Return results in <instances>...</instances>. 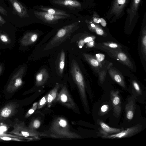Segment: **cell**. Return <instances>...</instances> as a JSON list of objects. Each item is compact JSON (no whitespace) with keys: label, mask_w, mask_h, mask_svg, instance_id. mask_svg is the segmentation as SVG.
Instances as JSON below:
<instances>
[{"label":"cell","mask_w":146,"mask_h":146,"mask_svg":"<svg viewBox=\"0 0 146 146\" xmlns=\"http://www.w3.org/2000/svg\"><path fill=\"white\" fill-rule=\"evenodd\" d=\"M55 4L68 8L70 9H80L81 3L77 0H53Z\"/></svg>","instance_id":"cell-13"},{"label":"cell","mask_w":146,"mask_h":146,"mask_svg":"<svg viewBox=\"0 0 146 146\" xmlns=\"http://www.w3.org/2000/svg\"><path fill=\"white\" fill-rule=\"evenodd\" d=\"M83 54L86 60L92 66L97 67L99 66V63L97 60L92 58L89 55L86 53H84Z\"/></svg>","instance_id":"cell-23"},{"label":"cell","mask_w":146,"mask_h":146,"mask_svg":"<svg viewBox=\"0 0 146 146\" xmlns=\"http://www.w3.org/2000/svg\"><path fill=\"white\" fill-rule=\"evenodd\" d=\"M38 102L34 103L32 108L30 109L25 114V117L27 118L32 115L37 108Z\"/></svg>","instance_id":"cell-25"},{"label":"cell","mask_w":146,"mask_h":146,"mask_svg":"<svg viewBox=\"0 0 146 146\" xmlns=\"http://www.w3.org/2000/svg\"><path fill=\"white\" fill-rule=\"evenodd\" d=\"M39 9L43 11L54 15L63 16L67 17L70 16L65 11L56 9L43 6H40Z\"/></svg>","instance_id":"cell-18"},{"label":"cell","mask_w":146,"mask_h":146,"mask_svg":"<svg viewBox=\"0 0 146 146\" xmlns=\"http://www.w3.org/2000/svg\"><path fill=\"white\" fill-rule=\"evenodd\" d=\"M79 23V21L76 22L60 29L47 44L43 50L52 49L64 42L78 28Z\"/></svg>","instance_id":"cell-2"},{"label":"cell","mask_w":146,"mask_h":146,"mask_svg":"<svg viewBox=\"0 0 146 146\" xmlns=\"http://www.w3.org/2000/svg\"><path fill=\"white\" fill-rule=\"evenodd\" d=\"M105 55L101 54H96L97 60L99 62L102 61L104 59Z\"/></svg>","instance_id":"cell-31"},{"label":"cell","mask_w":146,"mask_h":146,"mask_svg":"<svg viewBox=\"0 0 146 146\" xmlns=\"http://www.w3.org/2000/svg\"><path fill=\"white\" fill-rule=\"evenodd\" d=\"M118 58L122 61H125L127 59L126 55L123 53L120 52L119 53L117 56Z\"/></svg>","instance_id":"cell-30"},{"label":"cell","mask_w":146,"mask_h":146,"mask_svg":"<svg viewBox=\"0 0 146 146\" xmlns=\"http://www.w3.org/2000/svg\"><path fill=\"white\" fill-rule=\"evenodd\" d=\"M87 45L88 46L92 47L94 45V41L92 40L88 42Z\"/></svg>","instance_id":"cell-38"},{"label":"cell","mask_w":146,"mask_h":146,"mask_svg":"<svg viewBox=\"0 0 146 146\" xmlns=\"http://www.w3.org/2000/svg\"><path fill=\"white\" fill-rule=\"evenodd\" d=\"M35 16L42 21L48 23H55L60 20L64 19L67 17L52 15L44 11H35Z\"/></svg>","instance_id":"cell-11"},{"label":"cell","mask_w":146,"mask_h":146,"mask_svg":"<svg viewBox=\"0 0 146 146\" xmlns=\"http://www.w3.org/2000/svg\"><path fill=\"white\" fill-rule=\"evenodd\" d=\"M9 1L20 17H28L26 8L17 0H9Z\"/></svg>","instance_id":"cell-17"},{"label":"cell","mask_w":146,"mask_h":146,"mask_svg":"<svg viewBox=\"0 0 146 146\" xmlns=\"http://www.w3.org/2000/svg\"><path fill=\"white\" fill-rule=\"evenodd\" d=\"M1 66H0V73L1 72Z\"/></svg>","instance_id":"cell-41"},{"label":"cell","mask_w":146,"mask_h":146,"mask_svg":"<svg viewBox=\"0 0 146 146\" xmlns=\"http://www.w3.org/2000/svg\"><path fill=\"white\" fill-rule=\"evenodd\" d=\"M91 19L92 21L95 23L98 24L100 23V18L97 14L95 12L94 13Z\"/></svg>","instance_id":"cell-28"},{"label":"cell","mask_w":146,"mask_h":146,"mask_svg":"<svg viewBox=\"0 0 146 146\" xmlns=\"http://www.w3.org/2000/svg\"><path fill=\"white\" fill-rule=\"evenodd\" d=\"M38 35L37 33H28L23 37L21 41V44L24 46H27L35 42L37 40Z\"/></svg>","instance_id":"cell-16"},{"label":"cell","mask_w":146,"mask_h":146,"mask_svg":"<svg viewBox=\"0 0 146 146\" xmlns=\"http://www.w3.org/2000/svg\"><path fill=\"white\" fill-rule=\"evenodd\" d=\"M133 86L137 92L139 94L141 93L140 89L139 86L137 82L134 81L133 82Z\"/></svg>","instance_id":"cell-32"},{"label":"cell","mask_w":146,"mask_h":146,"mask_svg":"<svg viewBox=\"0 0 146 146\" xmlns=\"http://www.w3.org/2000/svg\"><path fill=\"white\" fill-rule=\"evenodd\" d=\"M109 46L110 47L112 48H115L117 47V44L114 43L110 44H109Z\"/></svg>","instance_id":"cell-39"},{"label":"cell","mask_w":146,"mask_h":146,"mask_svg":"<svg viewBox=\"0 0 146 146\" xmlns=\"http://www.w3.org/2000/svg\"><path fill=\"white\" fill-rule=\"evenodd\" d=\"M130 0H113L106 14V18L115 21L125 14L124 10Z\"/></svg>","instance_id":"cell-5"},{"label":"cell","mask_w":146,"mask_h":146,"mask_svg":"<svg viewBox=\"0 0 146 146\" xmlns=\"http://www.w3.org/2000/svg\"><path fill=\"white\" fill-rule=\"evenodd\" d=\"M17 105L15 103L10 102L0 109V121L5 120L13 116L16 112Z\"/></svg>","instance_id":"cell-10"},{"label":"cell","mask_w":146,"mask_h":146,"mask_svg":"<svg viewBox=\"0 0 146 146\" xmlns=\"http://www.w3.org/2000/svg\"><path fill=\"white\" fill-rule=\"evenodd\" d=\"M60 88V85L57 84L47 95V105L50 107L53 102L55 100L58 94V91Z\"/></svg>","instance_id":"cell-19"},{"label":"cell","mask_w":146,"mask_h":146,"mask_svg":"<svg viewBox=\"0 0 146 146\" xmlns=\"http://www.w3.org/2000/svg\"><path fill=\"white\" fill-rule=\"evenodd\" d=\"M135 105L133 99L132 98L129 100L125 107L126 117L128 119H132L133 116Z\"/></svg>","instance_id":"cell-20"},{"label":"cell","mask_w":146,"mask_h":146,"mask_svg":"<svg viewBox=\"0 0 146 146\" xmlns=\"http://www.w3.org/2000/svg\"><path fill=\"white\" fill-rule=\"evenodd\" d=\"M24 67L20 68L12 78L7 87V92L12 93L17 90L23 84L22 78L24 73Z\"/></svg>","instance_id":"cell-7"},{"label":"cell","mask_w":146,"mask_h":146,"mask_svg":"<svg viewBox=\"0 0 146 146\" xmlns=\"http://www.w3.org/2000/svg\"><path fill=\"white\" fill-rule=\"evenodd\" d=\"M89 29L92 31L95 32L98 35H102L104 34V32L102 28L97 24L93 22L92 20H85Z\"/></svg>","instance_id":"cell-21"},{"label":"cell","mask_w":146,"mask_h":146,"mask_svg":"<svg viewBox=\"0 0 146 146\" xmlns=\"http://www.w3.org/2000/svg\"><path fill=\"white\" fill-rule=\"evenodd\" d=\"M62 105L73 110L76 109L75 104L65 86L62 87L56 99Z\"/></svg>","instance_id":"cell-6"},{"label":"cell","mask_w":146,"mask_h":146,"mask_svg":"<svg viewBox=\"0 0 146 146\" xmlns=\"http://www.w3.org/2000/svg\"><path fill=\"white\" fill-rule=\"evenodd\" d=\"M142 0H131L129 7L127 8V19L128 22L131 23L137 20L139 17L138 10Z\"/></svg>","instance_id":"cell-8"},{"label":"cell","mask_w":146,"mask_h":146,"mask_svg":"<svg viewBox=\"0 0 146 146\" xmlns=\"http://www.w3.org/2000/svg\"><path fill=\"white\" fill-rule=\"evenodd\" d=\"M100 23L104 27H105L107 25V23L105 20L102 18H100Z\"/></svg>","instance_id":"cell-34"},{"label":"cell","mask_w":146,"mask_h":146,"mask_svg":"<svg viewBox=\"0 0 146 146\" xmlns=\"http://www.w3.org/2000/svg\"><path fill=\"white\" fill-rule=\"evenodd\" d=\"M119 91L112 90L110 92L111 99L113 108L114 114L117 117L120 115L121 111V105Z\"/></svg>","instance_id":"cell-12"},{"label":"cell","mask_w":146,"mask_h":146,"mask_svg":"<svg viewBox=\"0 0 146 146\" xmlns=\"http://www.w3.org/2000/svg\"><path fill=\"white\" fill-rule=\"evenodd\" d=\"M0 139H2L4 140L10 141V140H13L14 139L16 140V139L10 138L8 137H0Z\"/></svg>","instance_id":"cell-36"},{"label":"cell","mask_w":146,"mask_h":146,"mask_svg":"<svg viewBox=\"0 0 146 146\" xmlns=\"http://www.w3.org/2000/svg\"><path fill=\"white\" fill-rule=\"evenodd\" d=\"M114 80L121 86L123 87H125V84L123 80L121 77L119 75L117 74L113 75L112 76Z\"/></svg>","instance_id":"cell-26"},{"label":"cell","mask_w":146,"mask_h":146,"mask_svg":"<svg viewBox=\"0 0 146 146\" xmlns=\"http://www.w3.org/2000/svg\"><path fill=\"white\" fill-rule=\"evenodd\" d=\"M108 108V106L107 105H104L102 106L101 111L103 112H105L107 111Z\"/></svg>","instance_id":"cell-35"},{"label":"cell","mask_w":146,"mask_h":146,"mask_svg":"<svg viewBox=\"0 0 146 146\" xmlns=\"http://www.w3.org/2000/svg\"><path fill=\"white\" fill-rule=\"evenodd\" d=\"M49 76L46 69L43 68L36 74L35 77L36 85L38 86L43 85L47 81Z\"/></svg>","instance_id":"cell-15"},{"label":"cell","mask_w":146,"mask_h":146,"mask_svg":"<svg viewBox=\"0 0 146 146\" xmlns=\"http://www.w3.org/2000/svg\"><path fill=\"white\" fill-rule=\"evenodd\" d=\"M50 131V136L54 138L73 139L81 137L79 135L70 130L68 121L62 117H58L54 120Z\"/></svg>","instance_id":"cell-1"},{"label":"cell","mask_w":146,"mask_h":146,"mask_svg":"<svg viewBox=\"0 0 146 146\" xmlns=\"http://www.w3.org/2000/svg\"><path fill=\"white\" fill-rule=\"evenodd\" d=\"M47 104V95L43 97L38 102L37 108L38 109L42 108Z\"/></svg>","instance_id":"cell-27"},{"label":"cell","mask_w":146,"mask_h":146,"mask_svg":"<svg viewBox=\"0 0 146 146\" xmlns=\"http://www.w3.org/2000/svg\"><path fill=\"white\" fill-rule=\"evenodd\" d=\"M146 32L145 33L144 35L143 36V38L142 39V46L143 47V51L145 55L146 54Z\"/></svg>","instance_id":"cell-29"},{"label":"cell","mask_w":146,"mask_h":146,"mask_svg":"<svg viewBox=\"0 0 146 146\" xmlns=\"http://www.w3.org/2000/svg\"><path fill=\"white\" fill-rule=\"evenodd\" d=\"M99 124L100 129L99 130V133L102 137L113 133H117L122 130L121 129L111 127L102 121H100Z\"/></svg>","instance_id":"cell-14"},{"label":"cell","mask_w":146,"mask_h":146,"mask_svg":"<svg viewBox=\"0 0 146 146\" xmlns=\"http://www.w3.org/2000/svg\"><path fill=\"white\" fill-rule=\"evenodd\" d=\"M9 133L17 136L23 137H38L46 136L47 135L38 132L36 130L27 127L24 121L16 119L12 130Z\"/></svg>","instance_id":"cell-3"},{"label":"cell","mask_w":146,"mask_h":146,"mask_svg":"<svg viewBox=\"0 0 146 146\" xmlns=\"http://www.w3.org/2000/svg\"><path fill=\"white\" fill-rule=\"evenodd\" d=\"M142 128L139 125H136L132 127L126 129L125 130H122L120 132L114 134L109 135L102 137L107 138H115L129 137L139 132Z\"/></svg>","instance_id":"cell-9"},{"label":"cell","mask_w":146,"mask_h":146,"mask_svg":"<svg viewBox=\"0 0 146 146\" xmlns=\"http://www.w3.org/2000/svg\"><path fill=\"white\" fill-rule=\"evenodd\" d=\"M65 62V53L62 50L60 55L58 66V71L60 76L62 75L63 72Z\"/></svg>","instance_id":"cell-22"},{"label":"cell","mask_w":146,"mask_h":146,"mask_svg":"<svg viewBox=\"0 0 146 146\" xmlns=\"http://www.w3.org/2000/svg\"><path fill=\"white\" fill-rule=\"evenodd\" d=\"M0 12L1 13L4 15H7V13L6 11L1 6H0Z\"/></svg>","instance_id":"cell-37"},{"label":"cell","mask_w":146,"mask_h":146,"mask_svg":"<svg viewBox=\"0 0 146 146\" xmlns=\"http://www.w3.org/2000/svg\"><path fill=\"white\" fill-rule=\"evenodd\" d=\"M0 22L1 23H5V21L2 18V17L0 16Z\"/></svg>","instance_id":"cell-40"},{"label":"cell","mask_w":146,"mask_h":146,"mask_svg":"<svg viewBox=\"0 0 146 146\" xmlns=\"http://www.w3.org/2000/svg\"><path fill=\"white\" fill-rule=\"evenodd\" d=\"M0 39L1 41L4 42H8L9 39L5 35H1L0 36Z\"/></svg>","instance_id":"cell-33"},{"label":"cell","mask_w":146,"mask_h":146,"mask_svg":"<svg viewBox=\"0 0 146 146\" xmlns=\"http://www.w3.org/2000/svg\"><path fill=\"white\" fill-rule=\"evenodd\" d=\"M41 123L40 121L37 119L33 120L30 123L28 127L32 129L36 130L40 127Z\"/></svg>","instance_id":"cell-24"},{"label":"cell","mask_w":146,"mask_h":146,"mask_svg":"<svg viewBox=\"0 0 146 146\" xmlns=\"http://www.w3.org/2000/svg\"><path fill=\"white\" fill-rule=\"evenodd\" d=\"M71 72L73 79L78 88L83 104L86 107L87 102L84 78L79 66L75 60H73L71 63Z\"/></svg>","instance_id":"cell-4"}]
</instances>
